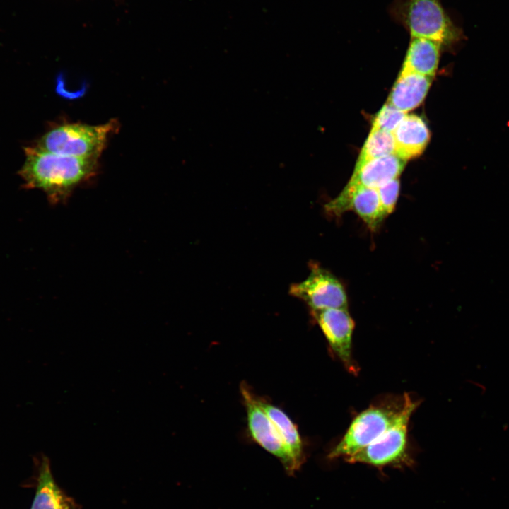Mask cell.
Returning <instances> with one entry per match:
<instances>
[{
	"label": "cell",
	"mask_w": 509,
	"mask_h": 509,
	"mask_svg": "<svg viewBox=\"0 0 509 509\" xmlns=\"http://www.w3.org/2000/svg\"><path fill=\"white\" fill-rule=\"evenodd\" d=\"M25 155L21 176L28 187L43 190L52 203L66 200L98 170V159L60 155L38 146L27 148Z\"/></svg>",
	"instance_id": "1"
},
{
	"label": "cell",
	"mask_w": 509,
	"mask_h": 509,
	"mask_svg": "<svg viewBox=\"0 0 509 509\" xmlns=\"http://www.w3.org/2000/svg\"><path fill=\"white\" fill-rule=\"evenodd\" d=\"M403 397L402 407L389 428L374 442L345 458L346 462L365 464L379 469L412 465L408 447V427L410 418L419 402L406 393Z\"/></svg>",
	"instance_id": "2"
},
{
	"label": "cell",
	"mask_w": 509,
	"mask_h": 509,
	"mask_svg": "<svg viewBox=\"0 0 509 509\" xmlns=\"http://www.w3.org/2000/svg\"><path fill=\"white\" fill-rule=\"evenodd\" d=\"M390 13L411 37L425 38L443 45L457 41L462 35L440 0H394Z\"/></svg>",
	"instance_id": "3"
},
{
	"label": "cell",
	"mask_w": 509,
	"mask_h": 509,
	"mask_svg": "<svg viewBox=\"0 0 509 509\" xmlns=\"http://www.w3.org/2000/svg\"><path fill=\"white\" fill-rule=\"evenodd\" d=\"M117 126L114 120L98 125L79 122L64 124L47 131L37 146L60 155L98 159Z\"/></svg>",
	"instance_id": "4"
},
{
	"label": "cell",
	"mask_w": 509,
	"mask_h": 509,
	"mask_svg": "<svg viewBox=\"0 0 509 509\" xmlns=\"http://www.w3.org/2000/svg\"><path fill=\"white\" fill-rule=\"evenodd\" d=\"M404 397L373 404L352 420L346 433L328 455L329 459L346 458L377 440L399 414Z\"/></svg>",
	"instance_id": "5"
},
{
	"label": "cell",
	"mask_w": 509,
	"mask_h": 509,
	"mask_svg": "<svg viewBox=\"0 0 509 509\" xmlns=\"http://www.w3.org/2000/svg\"><path fill=\"white\" fill-rule=\"evenodd\" d=\"M289 293L304 301L311 311L347 308L348 298L341 282L330 271L312 263L304 281L293 283Z\"/></svg>",
	"instance_id": "6"
},
{
	"label": "cell",
	"mask_w": 509,
	"mask_h": 509,
	"mask_svg": "<svg viewBox=\"0 0 509 509\" xmlns=\"http://www.w3.org/2000/svg\"><path fill=\"white\" fill-rule=\"evenodd\" d=\"M240 391L247 411L250 436L264 450L276 457L289 475L294 474L298 469L271 421L259 406L255 394L245 384L241 385Z\"/></svg>",
	"instance_id": "7"
},
{
	"label": "cell",
	"mask_w": 509,
	"mask_h": 509,
	"mask_svg": "<svg viewBox=\"0 0 509 509\" xmlns=\"http://www.w3.org/2000/svg\"><path fill=\"white\" fill-rule=\"evenodd\" d=\"M311 314L334 353L349 373L356 374L358 368L352 353L355 322L347 308H328Z\"/></svg>",
	"instance_id": "8"
},
{
	"label": "cell",
	"mask_w": 509,
	"mask_h": 509,
	"mask_svg": "<svg viewBox=\"0 0 509 509\" xmlns=\"http://www.w3.org/2000/svg\"><path fill=\"white\" fill-rule=\"evenodd\" d=\"M324 209L327 213L333 216L352 211L373 231L376 230L386 218L377 189L363 186L346 185L336 198L324 206Z\"/></svg>",
	"instance_id": "9"
},
{
	"label": "cell",
	"mask_w": 509,
	"mask_h": 509,
	"mask_svg": "<svg viewBox=\"0 0 509 509\" xmlns=\"http://www.w3.org/2000/svg\"><path fill=\"white\" fill-rule=\"evenodd\" d=\"M406 160L392 154L370 160L357 169L346 186H363L378 189L385 183L398 178Z\"/></svg>",
	"instance_id": "10"
},
{
	"label": "cell",
	"mask_w": 509,
	"mask_h": 509,
	"mask_svg": "<svg viewBox=\"0 0 509 509\" xmlns=\"http://www.w3.org/2000/svg\"><path fill=\"white\" fill-rule=\"evenodd\" d=\"M30 509H81L56 483L49 459L42 456L37 477L35 495Z\"/></svg>",
	"instance_id": "11"
},
{
	"label": "cell",
	"mask_w": 509,
	"mask_h": 509,
	"mask_svg": "<svg viewBox=\"0 0 509 509\" xmlns=\"http://www.w3.org/2000/svg\"><path fill=\"white\" fill-rule=\"evenodd\" d=\"M392 134L395 154L406 160L419 156L430 139L426 123L416 115H406Z\"/></svg>",
	"instance_id": "12"
},
{
	"label": "cell",
	"mask_w": 509,
	"mask_h": 509,
	"mask_svg": "<svg viewBox=\"0 0 509 509\" xmlns=\"http://www.w3.org/2000/svg\"><path fill=\"white\" fill-rule=\"evenodd\" d=\"M433 78L412 72H400L387 103L405 113L415 109L424 100Z\"/></svg>",
	"instance_id": "13"
},
{
	"label": "cell",
	"mask_w": 509,
	"mask_h": 509,
	"mask_svg": "<svg viewBox=\"0 0 509 509\" xmlns=\"http://www.w3.org/2000/svg\"><path fill=\"white\" fill-rule=\"evenodd\" d=\"M442 45L438 42L411 37L401 72H412L433 77L438 68Z\"/></svg>",
	"instance_id": "14"
},
{
	"label": "cell",
	"mask_w": 509,
	"mask_h": 509,
	"mask_svg": "<svg viewBox=\"0 0 509 509\" xmlns=\"http://www.w3.org/2000/svg\"><path fill=\"white\" fill-rule=\"evenodd\" d=\"M255 397L259 406L264 410L275 426L291 455L296 467L299 469L304 462L305 457L303 442L296 426L286 413L279 407L264 399L255 395Z\"/></svg>",
	"instance_id": "15"
},
{
	"label": "cell",
	"mask_w": 509,
	"mask_h": 509,
	"mask_svg": "<svg viewBox=\"0 0 509 509\" xmlns=\"http://www.w3.org/2000/svg\"><path fill=\"white\" fill-rule=\"evenodd\" d=\"M395 154V145L392 133L371 129L354 169L365 163L383 156Z\"/></svg>",
	"instance_id": "16"
},
{
	"label": "cell",
	"mask_w": 509,
	"mask_h": 509,
	"mask_svg": "<svg viewBox=\"0 0 509 509\" xmlns=\"http://www.w3.org/2000/svg\"><path fill=\"white\" fill-rule=\"evenodd\" d=\"M406 115V113L386 103L375 116L371 129L393 133Z\"/></svg>",
	"instance_id": "17"
},
{
	"label": "cell",
	"mask_w": 509,
	"mask_h": 509,
	"mask_svg": "<svg viewBox=\"0 0 509 509\" xmlns=\"http://www.w3.org/2000/svg\"><path fill=\"white\" fill-rule=\"evenodd\" d=\"M399 186L398 177L385 183L377 189L385 217L391 214L395 209L399 193Z\"/></svg>",
	"instance_id": "18"
}]
</instances>
